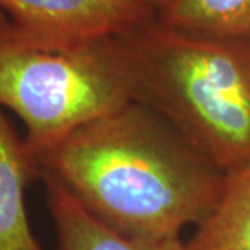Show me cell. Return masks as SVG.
Listing matches in <instances>:
<instances>
[{
	"instance_id": "obj_7",
	"label": "cell",
	"mask_w": 250,
	"mask_h": 250,
	"mask_svg": "<svg viewBox=\"0 0 250 250\" xmlns=\"http://www.w3.org/2000/svg\"><path fill=\"white\" fill-rule=\"evenodd\" d=\"M185 245L187 250H250V164L225 174L215 205Z\"/></svg>"
},
{
	"instance_id": "obj_4",
	"label": "cell",
	"mask_w": 250,
	"mask_h": 250,
	"mask_svg": "<svg viewBox=\"0 0 250 250\" xmlns=\"http://www.w3.org/2000/svg\"><path fill=\"white\" fill-rule=\"evenodd\" d=\"M13 38L42 49H71L117 38L154 20L152 0H0Z\"/></svg>"
},
{
	"instance_id": "obj_10",
	"label": "cell",
	"mask_w": 250,
	"mask_h": 250,
	"mask_svg": "<svg viewBox=\"0 0 250 250\" xmlns=\"http://www.w3.org/2000/svg\"><path fill=\"white\" fill-rule=\"evenodd\" d=\"M152 1H153V4H154V7H156V4H157V3H159L160 0H152Z\"/></svg>"
},
{
	"instance_id": "obj_1",
	"label": "cell",
	"mask_w": 250,
	"mask_h": 250,
	"mask_svg": "<svg viewBox=\"0 0 250 250\" xmlns=\"http://www.w3.org/2000/svg\"><path fill=\"white\" fill-rule=\"evenodd\" d=\"M90 214L142 239L181 238L215 205L225 172L159 113L131 100L38 157Z\"/></svg>"
},
{
	"instance_id": "obj_6",
	"label": "cell",
	"mask_w": 250,
	"mask_h": 250,
	"mask_svg": "<svg viewBox=\"0 0 250 250\" xmlns=\"http://www.w3.org/2000/svg\"><path fill=\"white\" fill-rule=\"evenodd\" d=\"M53 220L57 250H187L181 238L142 239L118 232L81 205L62 184L41 174Z\"/></svg>"
},
{
	"instance_id": "obj_3",
	"label": "cell",
	"mask_w": 250,
	"mask_h": 250,
	"mask_svg": "<svg viewBox=\"0 0 250 250\" xmlns=\"http://www.w3.org/2000/svg\"><path fill=\"white\" fill-rule=\"evenodd\" d=\"M11 34L0 38V107L21 118L36 159L80 126L132 100L120 36L42 49Z\"/></svg>"
},
{
	"instance_id": "obj_5",
	"label": "cell",
	"mask_w": 250,
	"mask_h": 250,
	"mask_svg": "<svg viewBox=\"0 0 250 250\" xmlns=\"http://www.w3.org/2000/svg\"><path fill=\"white\" fill-rule=\"evenodd\" d=\"M38 177L39 161L0 107V250H41L25 206V189Z\"/></svg>"
},
{
	"instance_id": "obj_8",
	"label": "cell",
	"mask_w": 250,
	"mask_h": 250,
	"mask_svg": "<svg viewBox=\"0 0 250 250\" xmlns=\"http://www.w3.org/2000/svg\"><path fill=\"white\" fill-rule=\"evenodd\" d=\"M154 20L190 35L250 42V0H160Z\"/></svg>"
},
{
	"instance_id": "obj_9",
	"label": "cell",
	"mask_w": 250,
	"mask_h": 250,
	"mask_svg": "<svg viewBox=\"0 0 250 250\" xmlns=\"http://www.w3.org/2000/svg\"><path fill=\"white\" fill-rule=\"evenodd\" d=\"M13 32V27L10 24L9 18L6 17V14L0 10V38L9 36Z\"/></svg>"
},
{
	"instance_id": "obj_2",
	"label": "cell",
	"mask_w": 250,
	"mask_h": 250,
	"mask_svg": "<svg viewBox=\"0 0 250 250\" xmlns=\"http://www.w3.org/2000/svg\"><path fill=\"white\" fill-rule=\"evenodd\" d=\"M120 39L132 100L225 174L250 164V42L190 35L156 20Z\"/></svg>"
}]
</instances>
